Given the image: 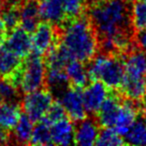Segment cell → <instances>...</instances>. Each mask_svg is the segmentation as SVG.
<instances>
[{"label": "cell", "mask_w": 146, "mask_h": 146, "mask_svg": "<svg viewBox=\"0 0 146 146\" xmlns=\"http://www.w3.org/2000/svg\"><path fill=\"white\" fill-rule=\"evenodd\" d=\"M138 102L133 101L131 99H122L119 111H118L116 121L114 123L113 128L119 135L123 137L132 124L138 118L139 114V106L137 105Z\"/></svg>", "instance_id": "cell-10"}, {"label": "cell", "mask_w": 146, "mask_h": 146, "mask_svg": "<svg viewBox=\"0 0 146 146\" xmlns=\"http://www.w3.org/2000/svg\"><path fill=\"white\" fill-rule=\"evenodd\" d=\"M40 22L39 0H23L20 5V23L19 26L31 33Z\"/></svg>", "instance_id": "cell-16"}, {"label": "cell", "mask_w": 146, "mask_h": 146, "mask_svg": "<svg viewBox=\"0 0 146 146\" xmlns=\"http://www.w3.org/2000/svg\"><path fill=\"white\" fill-rule=\"evenodd\" d=\"M110 90L111 89L105 84L98 80H91V82L84 87V90H82V96L87 113L96 114Z\"/></svg>", "instance_id": "cell-9"}, {"label": "cell", "mask_w": 146, "mask_h": 146, "mask_svg": "<svg viewBox=\"0 0 146 146\" xmlns=\"http://www.w3.org/2000/svg\"><path fill=\"white\" fill-rule=\"evenodd\" d=\"M97 1H100V0H92V2H97Z\"/></svg>", "instance_id": "cell-34"}, {"label": "cell", "mask_w": 146, "mask_h": 146, "mask_svg": "<svg viewBox=\"0 0 146 146\" xmlns=\"http://www.w3.org/2000/svg\"><path fill=\"white\" fill-rule=\"evenodd\" d=\"M124 61V74L146 77V54L140 50L130 51Z\"/></svg>", "instance_id": "cell-19"}, {"label": "cell", "mask_w": 146, "mask_h": 146, "mask_svg": "<svg viewBox=\"0 0 146 146\" xmlns=\"http://www.w3.org/2000/svg\"><path fill=\"white\" fill-rule=\"evenodd\" d=\"M144 106H143V119L146 122V99L144 100Z\"/></svg>", "instance_id": "cell-33"}, {"label": "cell", "mask_w": 146, "mask_h": 146, "mask_svg": "<svg viewBox=\"0 0 146 146\" xmlns=\"http://www.w3.org/2000/svg\"><path fill=\"white\" fill-rule=\"evenodd\" d=\"M74 130L75 125L67 116L54 122L50 125L52 144L62 146L74 144Z\"/></svg>", "instance_id": "cell-14"}, {"label": "cell", "mask_w": 146, "mask_h": 146, "mask_svg": "<svg viewBox=\"0 0 146 146\" xmlns=\"http://www.w3.org/2000/svg\"><path fill=\"white\" fill-rule=\"evenodd\" d=\"M29 144H32V145H51L52 140H51L50 125L42 120L37 122L36 125L33 127Z\"/></svg>", "instance_id": "cell-24"}, {"label": "cell", "mask_w": 146, "mask_h": 146, "mask_svg": "<svg viewBox=\"0 0 146 146\" xmlns=\"http://www.w3.org/2000/svg\"><path fill=\"white\" fill-rule=\"evenodd\" d=\"M63 108H64L66 115L73 122H78L80 120L87 117L85 105H84L82 89L74 86H69L58 98Z\"/></svg>", "instance_id": "cell-7"}, {"label": "cell", "mask_w": 146, "mask_h": 146, "mask_svg": "<svg viewBox=\"0 0 146 146\" xmlns=\"http://www.w3.org/2000/svg\"><path fill=\"white\" fill-rule=\"evenodd\" d=\"M32 52L45 55L58 42V27L48 21H40L31 33Z\"/></svg>", "instance_id": "cell-6"}, {"label": "cell", "mask_w": 146, "mask_h": 146, "mask_svg": "<svg viewBox=\"0 0 146 146\" xmlns=\"http://www.w3.org/2000/svg\"><path fill=\"white\" fill-rule=\"evenodd\" d=\"M2 45L21 59L27 57L32 51L31 34L21 26L7 32Z\"/></svg>", "instance_id": "cell-8"}, {"label": "cell", "mask_w": 146, "mask_h": 146, "mask_svg": "<svg viewBox=\"0 0 146 146\" xmlns=\"http://www.w3.org/2000/svg\"><path fill=\"white\" fill-rule=\"evenodd\" d=\"M130 13L133 29L136 31L146 29V0H135Z\"/></svg>", "instance_id": "cell-25"}, {"label": "cell", "mask_w": 146, "mask_h": 146, "mask_svg": "<svg viewBox=\"0 0 146 146\" xmlns=\"http://www.w3.org/2000/svg\"><path fill=\"white\" fill-rule=\"evenodd\" d=\"M21 115V106L15 102H7L0 100V126L11 130L17 123Z\"/></svg>", "instance_id": "cell-21"}, {"label": "cell", "mask_w": 146, "mask_h": 146, "mask_svg": "<svg viewBox=\"0 0 146 146\" xmlns=\"http://www.w3.org/2000/svg\"><path fill=\"white\" fill-rule=\"evenodd\" d=\"M135 43L138 50L142 51L146 54V29L138 30L135 35Z\"/></svg>", "instance_id": "cell-30"}, {"label": "cell", "mask_w": 146, "mask_h": 146, "mask_svg": "<svg viewBox=\"0 0 146 146\" xmlns=\"http://www.w3.org/2000/svg\"><path fill=\"white\" fill-rule=\"evenodd\" d=\"M34 124L33 121L25 113H21L17 123L13 127L12 133L10 132L11 143L29 144Z\"/></svg>", "instance_id": "cell-20"}, {"label": "cell", "mask_w": 146, "mask_h": 146, "mask_svg": "<svg viewBox=\"0 0 146 146\" xmlns=\"http://www.w3.org/2000/svg\"><path fill=\"white\" fill-rule=\"evenodd\" d=\"M21 92L6 78H0V100L19 103Z\"/></svg>", "instance_id": "cell-28"}, {"label": "cell", "mask_w": 146, "mask_h": 146, "mask_svg": "<svg viewBox=\"0 0 146 146\" xmlns=\"http://www.w3.org/2000/svg\"><path fill=\"white\" fill-rule=\"evenodd\" d=\"M22 59L13 52L0 45V78H9L17 71Z\"/></svg>", "instance_id": "cell-22"}, {"label": "cell", "mask_w": 146, "mask_h": 146, "mask_svg": "<svg viewBox=\"0 0 146 146\" xmlns=\"http://www.w3.org/2000/svg\"><path fill=\"white\" fill-rule=\"evenodd\" d=\"M58 44L71 60L87 64L99 51L97 33L86 13L66 20L58 27Z\"/></svg>", "instance_id": "cell-1"}, {"label": "cell", "mask_w": 146, "mask_h": 146, "mask_svg": "<svg viewBox=\"0 0 146 146\" xmlns=\"http://www.w3.org/2000/svg\"><path fill=\"white\" fill-rule=\"evenodd\" d=\"M22 1H23V0H22Z\"/></svg>", "instance_id": "cell-38"}, {"label": "cell", "mask_w": 146, "mask_h": 146, "mask_svg": "<svg viewBox=\"0 0 146 146\" xmlns=\"http://www.w3.org/2000/svg\"><path fill=\"white\" fill-rule=\"evenodd\" d=\"M125 144L146 145V122L143 118H137L127 133L123 136Z\"/></svg>", "instance_id": "cell-23"}, {"label": "cell", "mask_w": 146, "mask_h": 146, "mask_svg": "<svg viewBox=\"0 0 146 146\" xmlns=\"http://www.w3.org/2000/svg\"><path fill=\"white\" fill-rule=\"evenodd\" d=\"M11 143L10 131L0 126V144Z\"/></svg>", "instance_id": "cell-31"}, {"label": "cell", "mask_w": 146, "mask_h": 146, "mask_svg": "<svg viewBox=\"0 0 146 146\" xmlns=\"http://www.w3.org/2000/svg\"><path fill=\"white\" fill-rule=\"evenodd\" d=\"M46 65L41 55L32 52L22 59L20 67L11 77L6 78L22 93L45 87Z\"/></svg>", "instance_id": "cell-4"}, {"label": "cell", "mask_w": 146, "mask_h": 146, "mask_svg": "<svg viewBox=\"0 0 146 146\" xmlns=\"http://www.w3.org/2000/svg\"><path fill=\"white\" fill-rule=\"evenodd\" d=\"M70 86L65 68L62 67H46L45 87L57 96V98Z\"/></svg>", "instance_id": "cell-17"}, {"label": "cell", "mask_w": 146, "mask_h": 146, "mask_svg": "<svg viewBox=\"0 0 146 146\" xmlns=\"http://www.w3.org/2000/svg\"><path fill=\"white\" fill-rule=\"evenodd\" d=\"M0 45H1V43H0Z\"/></svg>", "instance_id": "cell-37"}, {"label": "cell", "mask_w": 146, "mask_h": 146, "mask_svg": "<svg viewBox=\"0 0 146 146\" xmlns=\"http://www.w3.org/2000/svg\"><path fill=\"white\" fill-rule=\"evenodd\" d=\"M66 20L84 14L88 8V0H62Z\"/></svg>", "instance_id": "cell-27"}, {"label": "cell", "mask_w": 146, "mask_h": 146, "mask_svg": "<svg viewBox=\"0 0 146 146\" xmlns=\"http://www.w3.org/2000/svg\"><path fill=\"white\" fill-rule=\"evenodd\" d=\"M40 18L59 27L66 21L62 0H39Z\"/></svg>", "instance_id": "cell-15"}, {"label": "cell", "mask_w": 146, "mask_h": 146, "mask_svg": "<svg viewBox=\"0 0 146 146\" xmlns=\"http://www.w3.org/2000/svg\"><path fill=\"white\" fill-rule=\"evenodd\" d=\"M2 8H3V3L2 1H0V43L2 44L3 40H4L5 36L7 34V30L5 28L4 22H3L2 18H1V13H2Z\"/></svg>", "instance_id": "cell-32"}, {"label": "cell", "mask_w": 146, "mask_h": 146, "mask_svg": "<svg viewBox=\"0 0 146 146\" xmlns=\"http://www.w3.org/2000/svg\"><path fill=\"white\" fill-rule=\"evenodd\" d=\"M0 1H4V0H0Z\"/></svg>", "instance_id": "cell-36"}, {"label": "cell", "mask_w": 146, "mask_h": 146, "mask_svg": "<svg viewBox=\"0 0 146 146\" xmlns=\"http://www.w3.org/2000/svg\"><path fill=\"white\" fill-rule=\"evenodd\" d=\"M128 1H135V0H128Z\"/></svg>", "instance_id": "cell-35"}, {"label": "cell", "mask_w": 146, "mask_h": 146, "mask_svg": "<svg viewBox=\"0 0 146 146\" xmlns=\"http://www.w3.org/2000/svg\"><path fill=\"white\" fill-rule=\"evenodd\" d=\"M74 130V144L81 146L95 145L99 134V124L96 118L86 117L76 122Z\"/></svg>", "instance_id": "cell-12"}, {"label": "cell", "mask_w": 146, "mask_h": 146, "mask_svg": "<svg viewBox=\"0 0 146 146\" xmlns=\"http://www.w3.org/2000/svg\"><path fill=\"white\" fill-rule=\"evenodd\" d=\"M87 10L98 40L124 35L132 36L133 27L128 0H100L92 2Z\"/></svg>", "instance_id": "cell-2"}, {"label": "cell", "mask_w": 146, "mask_h": 146, "mask_svg": "<svg viewBox=\"0 0 146 146\" xmlns=\"http://www.w3.org/2000/svg\"><path fill=\"white\" fill-rule=\"evenodd\" d=\"M65 71L71 86L83 89L88 84L89 76L85 63L78 60H70L65 66Z\"/></svg>", "instance_id": "cell-18"}, {"label": "cell", "mask_w": 146, "mask_h": 146, "mask_svg": "<svg viewBox=\"0 0 146 146\" xmlns=\"http://www.w3.org/2000/svg\"><path fill=\"white\" fill-rule=\"evenodd\" d=\"M87 64L89 80L101 81L111 90L119 89L124 77L122 55L105 52L97 53Z\"/></svg>", "instance_id": "cell-3"}, {"label": "cell", "mask_w": 146, "mask_h": 146, "mask_svg": "<svg viewBox=\"0 0 146 146\" xmlns=\"http://www.w3.org/2000/svg\"><path fill=\"white\" fill-rule=\"evenodd\" d=\"M125 144L123 137L111 127H103L99 131L95 145L98 146H119Z\"/></svg>", "instance_id": "cell-26"}, {"label": "cell", "mask_w": 146, "mask_h": 146, "mask_svg": "<svg viewBox=\"0 0 146 146\" xmlns=\"http://www.w3.org/2000/svg\"><path fill=\"white\" fill-rule=\"evenodd\" d=\"M53 100V95L47 87L34 90L25 96L21 100V109L33 122L42 120L46 112L48 111Z\"/></svg>", "instance_id": "cell-5"}, {"label": "cell", "mask_w": 146, "mask_h": 146, "mask_svg": "<svg viewBox=\"0 0 146 146\" xmlns=\"http://www.w3.org/2000/svg\"><path fill=\"white\" fill-rule=\"evenodd\" d=\"M66 112H65L62 104L59 102V100H56V101L52 102L48 111L46 112L45 116L42 118V121L46 122L49 125H51L54 122L58 121V120L62 119V118L66 117Z\"/></svg>", "instance_id": "cell-29"}, {"label": "cell", "mask_w": 146, "mask_h": 146, "mask_svg": "<svg viewBox=\"0 0 146 146\" xmlns=\"http://www.w3.org/2000/svg\"><path fill=\"white\" fill-rule=\"evenodd\" d=\"M121 102V96L116 92H112V90H110L109 94L101 104L99 110L96 112V120L100 126L113 127Z\"/></svg>", "instance_id": "cell-11"}, {"label": "cell", "mask_w": 146, "mask_h": 146, "mask_svg": "<svg viewBox=\"0 0 146 146\" xmlns=\"http://www.w3.org/2000/svg\"><path fill=\"white\" fill-rule=\"evenodd\" d=\"M120 91L128 99L142 102L146 99V77L124 74Z\"/></svg>", "instance_id": "cell-13"}]
</instances>
